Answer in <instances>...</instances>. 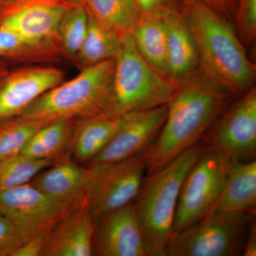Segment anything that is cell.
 Segmentation results:
<instances>
[{"label":"cell","instance_id":"obj_8","mask_svg":"<svg viewBox=\"0 0 256 256\" xmlns=\"http://www.w3.org/2000/svg\"><path fill=\"white\" fill-rule=\"evenodd\" d=\"M88 168L92 175L86 192L94 220L132 203L146 174L142 154L114 164Z\"/></svg>","mask_w":256,"mask_h":256},{"label":"cell","instance_id":"obj_19","mask_svg":"<svg viewBox=\"0 0 256 256\" xmlns=\"http://www.w3.org/2000/svg\"><path fill=\"white\" fill-rule=\"evenodd\" d=\"M256 162L236 161L210 212L248 213L256 210Z\"/></svg>","mask_w":256,"mask_h":256},{"label":"cell","instance_id":"obj_24","mask_svg":"<svg viewBox=\"0 0 256 256\" xmlns=\"http://www.w3.org/2000/svg\"><path fill=\"white\" fill-rule=\"evenodd\" d=\"M88 14L120 36L132 34L140 18L136 0H86Z\"/></svg>","mask_w":256,"mask_h":256},{"label":"cell","instance_id":"obj_12","mask_svg":"<svg viewBox=\"0 0 256 256\" xmlns=\"http://www.w3.org/2000/svg\"><path fill=\"white\" fill-rule=\"evenodd\" d=\"M73 6L68 0H12L0 26L31 41L60 45L58 26Z\"/></svg>","mask_w":256,"mask_h":256},{"label":"cell","instance_id":"obj_26","mask_svg":"<svg viewBox=\"0 0 256 256\" xmlns=\"http://www.w3.org/2000/svg\"><path fill=\"white\" fill-rule=\"evenodd\" d=\"M88 24V14L85 6L74 5L65 13L58 30L62 55L73 60L86 36Z\"/></svg>","mask_w":256,"mask_h":256},{"label":"cell","instance_id":"obj_14","mask_svg":"<svg viewBox=\"0 0 256 256\" xmlns=\"http://www.w3.org/2000/svg\"><path fill=\"white\" fill-rule=\"evenodd\" d=\"M94 238V220L86 192L50 230L42 256H92Z\"/></svg>","mask_w":256,"mask_h":256},{"label":"cell","instance_id":"obj_21","mask_svg":"<svg viewBox=\"0 0 256 256\" xmlns=\"http://www.w3.org/2000/svg\"><path fill=\"white\" fill-rule=\"evenodd\" d=\"M62 56L60 45L31 41L0 26V58L8 63H52L60 60Z\"/></svg>","mask_w":256,"mask_h":256},{"label":"cell","instance_id":"obj_13","mask_svg":"<svg viewBox=\"0 0 256 256\" xmlns=\"http://www.w3.org/2000/svg\"><path fill=\"white\" fill-rule=\"evenodd\" d=\"M64 79V72L50 66H26L8 70L0 76V122L20 116Z\"/></svg>","mask_w":256,"mask_h":256},{"label":"cell","instance_id":"obj_23","mask_svg":"<svg viewBox=\"0 0 256 256\" xmlns=\"http://www.w3.org/2000/svg\"><path fill=\"white\" fill-rule=\"evenodd\" d=\"M75 120L60 119L40 128L20 154L37 160H56L70 148Z\"/></svg>","mask_w":256,"mask_h":256},{"label":"cell","instance_id":"obj_31","mask_svg":"<svg viewBox=\"0 0 256 256\" xmlns=\"http://www.w3.org/2000/svg\"><path fill=\"white\" fill-rule=\"evenodd\" d=\"M48 234L35 237L24 242L13 256H42Z\"/></svg>","mask_w":256,"mask_h":256},{"label":"cell","instance_id":"obj_35","mask_svg":"<svg viewBox=\"0 0 256 256\" xmlns=\"http://www.w3.org/2000/svg\"><path fill=\"white\" fill-rule=\"evenodd\" d=\"M8 70H9V66H8V62L0 58V76L4 75Z\"/></svg>","mask_w":256,"mask_h":256},{"label":"cell","instance_id":"obj_2","mask_svg":"<svg viewBox=\"0 0 256 256\" xmlns=\"http://www.w3.org/2000/svg\"><path fill=\"white\" fill-rule=\"evenodd\" d=\"M186 16L194 40L200 73L234 96L254 87L255 65L249 60L232 23L206 5H188Z\"/></svg>","mask_w":256,"mask_h":256},{"label":"cell","instance_id":"obj_34","mask_svg":"<svg viewBox=\"0 0 256 256\" xmlns=\"http://www.w3.org/2000/svg\"><path fill=\"white\" fill-rule=\"evenodd\" d=\"M12 0H0V22L4 14L5 10L11 2Z\"/></svg>","mask_w":256,"mask_h":256},{"label":"cell","instance_id":"obj_18","mask_svg":"<svg viewBox=\"0 0 256 256\" xmlns=\"http://www.w3.org/2000/svg\"><path fill=\"white\" fill-rule=\"evenodd\" d=\"M120 117L101 114L74 121L70 146L74 160L88 164L108 146L119 127Z\"/></svg>","mask_w":256,"mask_h":256},{"label":"cell","instance_id":"obj_3","mask_svg":"<svg viewBox=\"0 0 256 256\" xmlns=\"http://www.w3.org/2000/svg\"><path fill=\"white\" fill-rule=\"evenodd\" d=\"M206 148L198 143L143 180L132 206L148 256H166L184 180Z\"/></svg>","mask_w":256,"mask_h":256},{"label":"cell","instance_id":"obj_28","mask_svg":"<svg viewBox=\"0 0 256 256\" xmlns=\"http://www.w3.org/2000/svg\"><path fill=\"white\" fill-rule=\"evenodd\" d=\"M234 21L236 33L242 44H252L256 36V0H238Z\"/></svg>","mask_w":256,"mask_h":256},{"label":"cell","instance_id":"obj_15","mask_svg":"<svg viewBox=\"0 0 256 256\" xmlns=\"http://www.w3.org/2000/svg\"><path fill=\"white\" fill-rule=\"evenodd\" d=\"M94 255L148 256L132 203L94 220Z\"/></svg>","mask_w":256,"mask_h":256},{"label":"cell","instance_id":"obj_29","mask_svg":"<svg viewBox=\"0 0 256 256\" xmlns=\"http://www.w3.org/2000/svg\"><path fill=\"white\" fill-rule=\"evenodd\" d=\"M24 242L14 226L0 213V256H13Z\"/></svg>","mask_w":256,"mask_h":256},{"label":"cell","instance_id":"obj_16","mask_svg":"<svg viewBox=\"0 0 256 256\" xmlns=\"http://www.w3.org/2000/svg\"><path fill=\"white\" fill-rule=\"evenodd\" d=\"M50 169L36 175L30 184L52 200L70 205L86 192L90 170L72 160L68 154L57 158Z\"/></svg>","mask_w":256,"mask_h":256},{"label":"cell","instance_id":"obj_4","mask_svg":"<svg viewBox=\"0 0 256 256\" xmlns=\"http://www.w3.org/2000/svg\"><path fill=\"white\" fill-rule=\"evenodd\" d=\"M114 58L80 69L75 78L52 88L18 116L50 122L111 114Z\"/></svg>","mask_w":256,"mask_h":256},{"label":"cell","instance_id":"obj_36","mask_svg":"<svg viewBox=\"0 0 256 256\" xmlns=\"http://www.w3.org/2000/svg\"><path fill=\"white\" fill-rule=\"evenodd\" d=\"M70 4L74 5H80V6H84L86 0H68Z\"/></svg>","mask_w":256,"mask_h":256},{"label":"cell","instance_id":"obj_32","mask_svg":"<svg viewBox=\"0 0 256 256\" xmlns=\"http://www.w3.org/2000/svg\"><path fill=\"white\" fill-rule=\"evenodd\" d=\"M242 256H256V226L255 212L254 213V210H252L249 213L248 227L246 240L245 246H244Z\"/></svg>","mask_w":256,"mask_h":256},{"label":"cell","instance_id":"obj_9","mask_svg":"<svg viewBox=\"0 0 256 256\" xmlns=\"http://www.w3.org/2000/svg\"><path fill=\"white\" fill-rule=\"evenodd\" d=\"M70 205L52 200L30 183L0 192V213L24 242L48 235Z\"/></svg>","mask_w":256,"mask_h":256},{"label":"cell","instance_id":"obj_25","mask_svg":"<svg viewBox=\"0 0 256 256\" xmlns=\"http://www.w3.org/2000/svg\"><path fill=\"white\" fill-rule=\"evenodd\" d=\"M56 160H37L22 154L0 160V192L30 182Z\"/></svg>","mask_w":256,"mask_h":256},{"label":"cell","instance_id":"obj_11","mask_svg":"<svg viewBox=\"0 0 256 256\" xmlns=\"http://www.w3.org/2000/svg\"><path fill=\"white\" fill-rule=\"evenodd\" d=\"M168 114V105L122 114L119 127L108 146L89 162L100 166L142 154L158 136Z\"/></svg>","mask_w":256,"mask_h":256},{"label":"cell","instance_id":"obj_1","mask_svg":"<svg viewBox=\"0 0 256 256\" xmlns=\"http://www.w3.org/2000/svg\"><path fill=\"white\" fill-rule=\"evenodd\" d=\"M174 82L164 124L154 142L142 153L146 175L200 143L234 96L205 78L200 70Z\"/></svg>","mask_w":256,"mask_h":256},{"label":"cell","instance_id":"obj_20","mask_svg":"<svg viewBox=\"0 0 256 256\" xmlns=\"http://www.w3.org/2000/svg\"><path fill=\"white\" fill-rule=\"evenodd\" d=\"M164 9L140 14L132 36L138 50L146 62L156 72L168 77Z\"/></svg>","mask_w":256,"mask_h":256},{"label":"cell","instance_id":"obj_7","mask_svg":"<svg viewBox=\"0 0 256 256\" xmlns=\"http://www.w3.org/2000/svg\"><path fill=\"white\" fill-rule=\"evenodd\" d=\"M236 162L222 152L206 148L184 180L175 214L174 233L196 224L210 212Z\"/></svg>","mask_w":256,"mask_h":256},{"label":"cell","instance_id":"obj_27","mask_svg":"<svg viewBox=\"0 0 256 256\" xmlns=\"http://www.w3.org/2000/svg\"><path fill=\"white\" fill-rule=\"evenodd\" d=\"M47 124L18 116L0 122V160L20 154L32 136Z\"/></svg>","mask_w":256,"mask_h":256},{"label":"cell","instance_id":"obj_6","mask_svg":"<svg viewBox=\"0 0 256 256\" xmlns=\"http://www.w3.org/2000/svg\"><path fill=\"white\" fill-rule=\"evenodd\" d=\"M250 212H208L196 224L172 234L166 256L242 255Z\"/></svg>","mask_w":256,"mask_h":256},{"label":"cell","instance_id":"obj_22","mask_svg":"<svg viewBox=\"0 0 256 256\" xmlns=\"http://www.w3.org/2000/svg\"><path fill=\"white\" fill-rule=\"evenodd\" d=\"M122 36L88 15L86 36L72 62L82 69L116 58L122 45Z\"/></svg>","mask_w":256,"mask_h":256},{"label":"cell","instance_id":"obj_5","mask_svg":"<svg viewBox=\"0 0 256 256\" xmlns=\"http://www.w3.org/2000/svg\"><path fill=\"white\" fill-rule=\"evenodd\" d=\"M174 87V82L156 72L143 58L132 34L122 36L114 58L112 116L168 105Z\"/></svg>","mask_w":256,"mask_h":256},{"label":"cell","instance_id":"obj_10","mask_svg":"<svg viewBox=\"0 0 256 256\" xmlns=\"http://www.w3.org/2000/svg\"><path fill=\"white\" fill-rule=\"evenodd\" d=\"M239 98L217 119L204 142L236 161H250L256 152V88Z\"/></svg>","mask_w":256,"mask_h":256},{"label":"cell","instance_id":"obj_30","mask_svg":"<svg viewBox=\"0 0 256 256\" xmlns=\"http://www.w3.org/2000/svg\"><path fill=\"white\" fill-rule=\"evenodd\" d=\"M188 4L200 2L206 5L216 14L228 20L230 23L234 20L238 6V0H182Z\"/></svg>","mask_w":256,"mask_h":256},{"label":"cell","instance_id":"obj_17","mask_svg":"<svg viewBox=\"0 0 256 256\" xmlns=\"http://www.w3.org/2000/svg\"><path fill=\"white\" fill-rule=\"evenodd\" d=\"M166 36V70L172 82L186 78L198 66L194 40L186 16L174 8L163 10Z\"/></svg>","mask_w":256,"mask_h":256},{"label":"cell","instance_id":"obj_33","mask_svg":"<svg viewBox=\"0 0 256 256\" xmlns=\"http://www.w3.org/2000/svg\"><path fill=\"white\" fill-rule=\"evenodd\" d=\"M170 0H136L140 14L153 12L165 8H174Z\"/></svg>","mask_w":256,"mask_h":256}]
</instances>
